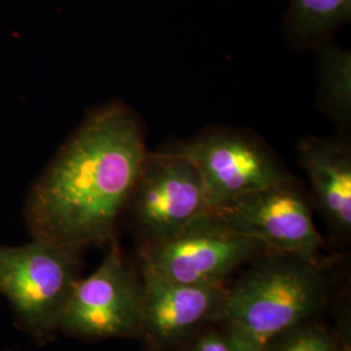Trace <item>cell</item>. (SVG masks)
Listing matches in <instances>:
<instances>
[{
  "mask_svg": "<svg viewBox=\"0 0 351 351\" xmlns=\"http://www.w3.org/2000/svg\"><path fill=\"white\" fill-rule=\"evenodd\" d=\"M172 150L197 167L211 213L290 177L264 143L232 129L207 130Z\"/></svg>",
  "mask_w": 351,
  "mask_h": 351,
  "instance_id": "cell-6",
  "label": "cell"
},
{
  "mask_svg": "<svg viewBox=\"0 0 351 351\" xmlns=\"http://www.w3.org/2000/svg\"><path fill=\"white\" fill-rule=\"evenodd\" d=\"M261 249L255 241L230 230L215 213H206L173 236L149 243L143 272L181 284H221Z\"/></svg>",
  "mask_w": 351,
  "mask_h": 351,
  "instance_id": "cell-7",
  "label": "cell"
},
{
  "mask_svg": "<svg viewBox=\"0 0 351 351\" xmlns=\"http://www.w3.org/2000/svg\"><path fill=\"white\" fill-rule=\"evenodd\" d=\"M351 0H290L289 36L294 42L310 45L350 21Z\"/></svg>",
  "mask_w": 351,
  "mask_h": 351,
  "instance_id": "cell-12",
  "label": "cell"
},
{
  "mask_svg": "<svg viewBox=\"0 0 351 351\" xmlns=\"http://www.w3.org/2000/svg\"><path fill=\"white\" fill-rule=\"evenodd\" d=\"M193 351H234L224 336L207 333L197 341Z\"/></svg>",
  "mask_w": 351,
  "mask_h": 351,
  "instance_id": "cell-14",
  "label": "cell"
},
{
  "mask_svg": "<svg viewBox=\"0 0 351 351\" xmlns=\"http://www.w3.org/2000/svg\"><path fill=\"white\" fill-rule=\"evenodd\" d=\"M326 287L316 263L271 251L239 278L220 306L234 351H265L269 343L317 311Z\"/></svg>",
  "mask_w": 351,
  "mask_h": 351,
  "instance_id": "cell-2",
  "label": "cell"
},
{
  "mask_svg": "<svg viewBox=\"0 0 351 351\" xmlns=\"http://www.w3.org/2000/svg\"><path fill=\"white\" fill-rule=\"evenodd\" d=\"M129 204L149 243L171 237L211 213L197 167L175 150L147 154Z\"/></svg>",
  "mask_w": 351,
  "mask_h": 351,
  "instance_id": "cell-8",
  "label": "cell"
},
{
  "mask_svg": "<svg viewBox=\"0 0 351 351\" xmlns=\"http://www.w3.org/2000/svg\"><path fill=\"white\" fill-rule=\"evenodd\" d=\"M141 287L111 239L99 267L78 278L58 320V330L80 339L125 337L141 329Z\"/></svg>",
  "mask_w": 351,
  "mask_h": 351,
  "instance_id": "cell-5",
  "label": "cell"
},
{
  "mask_svg": "<svg viewBox=\"0 0 351 351\" xmlns=\"http://www.w3.org/2000/svg\"><path fill=\"white\" fill-rule=\"evenodd\" d=\"M80 251L34 239L21 246L0 245V294L23 329L45 339L78 280Z\"/></svg>",
  "mask_w": 351,
  "mask_h": 351,
  "instance_id": "cell-3",
  "label": "cell"
},
{
  "mask_svg": "<svg viewBox=\"0 0 351 351\" xmlns=\"http://www.w3.org/2000/svg\"><path fill=\"white\" fill-rule=\"evenodd\" d=\"M141 329L156 341L176 339L220 308L221 284H181L143 272Z\"/></svg>",
  "mask_w": 351,
  "mask_h": 351,
  "instance_id": "cell-9",
  "label": "cell"
},
{
  "mask_svg": "<svg viewBox=\"0 0 351 351\" xmlns=\"http://www.w3.org/2000/svg\"><path fill=\"white\" fill-rule=\"evenodd\" d=\"M298 163L328 221L339 232L351 228V146L341 137H307L298 143Z\"/></svg>",
  "mask_w": 351,
  "mask_h": 351,
  "instance_id": "cell-10",
  "label": "cell"
},
{
  "mask_svg": "<svg viewBox=\"0 0 351 351\" xmlns=\"http://www.w3.org/2000/svg\"><path fill=\"white\" fill-rule=\"evenodd\" d=\"M147 154L142 123L124 103L93 110L27 195L32 237L77 251L110 242Z\"/></svg>",
  "mask_w": 351,
  "mask_h": 351,
  "instance_id": "cell-1",
  "label": "cell"
},
{
  "mask_svg": "<svg viewBox=\"0 0 351 351\" xmlns=\"http://www.w3.org/2000/svg\"><path fill=\"white\" fill-rule=\"evenodd\" d=\"M319 106L336 124L350 126L351 53L335 43L319 50Z\"/></svg>",
  "mask_w": 351,
  "mask_h": 351,
  "instance_id": "cell-11",
  "label": "cell"
},
{
  "mask_svg": "<svg viewBox=\"0 0 351 351\" xmlns=\"http://www.w3.org/2000/svg\"><path fill=\"white\" fill-rule=\"evenodd\" d=\"M281 351H336L333 339L319 329H302Z\"/></svg>",
  "mask_w": 351,
  "mask_h": 351,
  "instance_id": "cell-13",
  "label": "cell"
},
{
  "mask_svg": "<svg viewBox=\"0 0 351 351\" xmlns=\"http://www.w3.org/2000/svg\"><path fill=\"white\" fill-rule=\"evenodd\" d=\"M213 213L230 230L267 250L317 263L322 236L310 204L291 176L228 202Z\"/></svg>",
  "mask_w": 351,
  "mask_h": 351,
  "instance_id": "cell-4",
  "label": "cell"
}]
</instances>
